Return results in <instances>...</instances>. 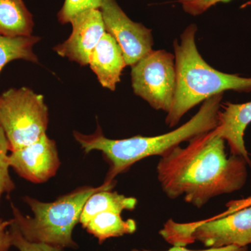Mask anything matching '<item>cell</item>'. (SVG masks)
I'll return each instance as SVG.
<instances>
[{"instance_id": "1", "label": "cell", "mask_w": 251, "mask_h": 251, "mask_svg": "<svg viewBox=\"0 0 251 251\" xmlns=\"http://www.w3.org/2000/svg\"><path fill=\"white\" fill-rule=\"evenodd\" d=\"M225 140L214 129L190 140L186 148L171 149L161 156L157 176L171 199L202 207L211 198L242 189L247 180V162L227 157Z\"/></svg>"}, {"instance_id": "2", "label": "cell", "mask_w": 251, "mask_h": 251, "mask_svg": "<svg viewBox=\"0 0 251 251\" xmlns=\"http://www.w3.org/2000/svg\"><path fill=\"white\" fill-rule=\"evenodd\" d=\"M223 94H218L203 102L201 108L186 124L169 133L157 136L141 135L122 140L109 139L98 126L91 135L74 132L75 140L85 153L101 151L109 164L105 182L115 181L117 175L125 173L137 162L149 156H163L171 149L189 142L196 137L215 129L218 126Z\"/></svg>"}, {"instance_id": "3", "label": "cell", "mask_w": 251, "mask_h": 251, "mask_svg": "<svg viewBox=\"0 0 251 251\" xmlns=\"http://www.w3.org/2000/svg\"><path fill=\"white\" fill-rule=\"evenodd\" d=\"M196 25H191L181 34L179 44L175 41L176 89L166 119L170 127L177 125L188 110L214 96L227 90L251 91V77L219 72L203 59L196 46Z\"/></svg>"}, {"instance_id": "4", "label": "cell", "mask_w": 251, "mask_h": 251, "mask_svg": "<svg viewBox=\"0 0 251 251\" xmlns=\"http://www.w3.org/2000/svg\"><path fill=\"white\" fill-rule=\"evenodd\" d=\"M116 181L104 182L98 187L82 186L60 196L52 202H44L25 196L23 201L32 211L33 217L24 216L11 203L14 218L11 219L24 238L31 242L41 243L76 249L78 245L73 239V231L88 198L100 190H112Z\"/></svg>"}, {"instance_id": "5", "label": "cell", "mask_w": 251, "mask_h": 251, "mask_svg": "<svg viewBox=\"0 0 251 251\" xmlns=\"http://www.w3.org/2000/svg\"><path fill=\"white\" fill-rule=\"evenodd\" d=\"M160 234L174 247L200 242L209 249L229 246L247 247L251 244V204L227 211L215 219L198 222L180 224L170 219Z\"/></svg>"}, {"instance_id": "6", "label": "cell", "mask_w": 251, "mask_h": 251, "mask_svg": "<svg viewBox=\"0 0 251 251\" xmlns=\"http://www.w3.org/2000/svg\"><path fill=\"white\" fill-rule=\"evenodd\" d=\"M49 110L44 96L27 87L10 89L0 96V126L10 151L35 143L46 133Z\"/></svg>"}, {"instance_id": "7", "label": "cell", "mask_w": 251, "mask_h": 251, "mask_svg": "<svg viewBox=\"0 0 251 251\" xmlns=\"http://www.w3.org/2000/svg\"><path fill=\"white\" fill-rule=\"evenodd\" d=\"M131 82L135 94L168 113L176 89L174 54L165 50H151L131 67Z\"/></svg>"}, {"instance_id": "8", "label": "cell", "mask_w": 251, "mask_h": 251, "mask_svg": "<svg viewBox=\"0 0 251 251\" xmlns=\"http://www.w3.org/2000/svg\"><path fill=\"white\" fill-rule=\"evenodd\" d=\"M100 10L105 31L118 43L126 66L133 67L153 50L151 29L131 21L115 0H104Z\"/></svg>"}, {"instance_id": "9", "label": "cell", "mask_w": 251, "mask_h": 251, "mask_svg": "<svg viewBox=\"0 0 251 251\" xmlns=\"http://www.w3.org/2000/svg\"><path fill=\"white\" fill-rule=\"evenodd\" d=\"M9 166L21 177L42 184L57 173L61 165L57 145L44 133L35 143L11 151Z\"/></svg>"}, {"instance_id": "10", "label": "cell", "mask_w": 251, "mask_h": 251, "mask_svg": "<svg viewBox=\"0 0 251 251\" xmlns=\"http://www.w3.org/2000/svg\"><path fill=\"white\" fill-rule=\"evenodd\" d=\"M69 23L72 25V34L54 50L61 57L85 67L89 65L92 51L106 32L101 11L97 9L82 11Z\"/></svg>"}, {"instance_id": "11", "label": "cell", "mask_w": 251, "mask_h": 251, "mask_svg": "<svg viewBox=\"0 0 251 251\" xmlns=\"http://www.w3.org/2000/svg\"><path fill=\"white\" fill-rule=\"evenodd\" d=\"M222 108L214 131L228 144L231 154L243 157L251 166L244 140L246 128L251 122V101L242 104L227 102Z\"/></svg>"}, {"instance_id": "12", "label": "cell", "mask_w": 251, "mask_h": 251, "mask_svg": "<svg viewBox=\"0 0 251 251\" xmlns=\"http://www.w3.org/2000/svg\"><path fill=\"white\" fill-rule=\"evenodd\" d=\"M89 65L104 88L115 91L124 69L127 67L117 41L105 32L90 57Z\"/></svg>"}, {"instance_id": "13", "label": "cell", "mask_w": 251, "mask_h": 251, "mask_svg": "<svg viewBox=\"0 0 251 251\" xmlns=\"http://www.w3.org/2000/svg\"><path fill=\"white\" fill-rule=\"evenodd\" d=\"M34 25L32 14L23 0H0V35L31 36Z\"/></svg>"}, {"instance_id": "14", "label": "cell", "mask_w": 251, "mask_h": 251, "mask_svg": "<svg viewBox=\"0 0 251 251\" xmlns=\"http://www.w3.org/2000/svg\"><path fill=\"white\" fill-rule=\"evenodd\" d=\"M137 204L136 198L126 197L111 190H100L92 195L85 202L81 214L80 224L84 226L94 216L105 211L122 214L125 210H133Z\"/></svg>"}, {"instance_id": "15", "label": "cell", "mask_w": 251, "mask_h": 251, "mask_svg": "<svg viewBox=\"0 0 251 251\" xmlns=\"http://www.w3.org/2000/svg\"><path fill=\"white\" fill-rule=\"evenodd\" d=\"M87 232L102 244L109 238L122 237L134 233L137 229L135 220H123L121 214L105 211L99 213L82 226Z\"/></svg>"}, {"instance_id": "16", "label": "cell", "mask_w": 251, "mask_h": 251, "mask_svg": "<svg viewBox=\"0 0 251 251\" xmlns=\"http://www.w3.org/2000/svg\"><path fill=\"white\" fill-rule=\"evenodd\" d=\"M39 40V36L32 35L18 37L0 35V73L8 63L16 59L39 62L33 47Z\"/></svg>"}, {"instance_id": "17", "label": "cell", "mask_w": 251, "mask_h": 251, "mask_svg": "<svg viewBox=\"0 0 251 251\" xmlns=\"http://www.w3.org/2000/svg\"><path fill=\"white\" fill-rule=\"evenodd\" d=\"M9 151L7 138L0 126V200L3 194L12 192L16 188L9 174Z\"/></svg>"}, {"instance_id": "18", "label": "cell", "mask_w": 251, "mask_h": 251, "mask_svg": "<svg viewBox=\"0 0 251 251\" xmlns=\"http://www.w3.org/2000/svg\"><path fill=\"white\" fill-rule=\"evenodd\" d=\"M104 0H65L62 9L57 14L62 24L70 23L77 14L89 9H100Z\"/></svg>"}, {"instance_id": "19", "label": "cell", "mask_w": 251, "mask_h": 251, "mask_svg": "<svg viewBox=\"0 0 251 251\" xmlns=\"http://www.w3.org/2000/svg\"><path fill=\"white\" fill-rule=\"evenodd\" d=\"M9 229L12 246L19 251H64L63 248L29 242L23 237L16 226L13 224L12 221L10 225Z\"/></svg>"}, {"instance_id": "20", "label": "cell", "mask_w": 251, "mask_h": 251, "mask_svg": "<svg viewBox=\"0 0 251 251\" xmlns=\"http://www.w3.org/2000/svg\"><path fill=\"white\" fill-rule=\"evenodd\" d=\"M232 0H179L183 9L188 14L198 16L219 3H227Z\"/></svg>"}, {"instance_id": "21", "label": "cell", "mask_w": 251, "mask_h": 251, "mask_svg": "<svg viewBox=\"0 0 251 251\" xmlns=\"http://www.w3.org/2000/svg\"><path fill=\"white\" fill-rule=\"evenodd\" d=\"M11 221H4L0 219V251H9L13 247L11 235L10 232V225Z\"/></svg>"}, {"instance_id": "22", "label": "cell", "mask_w": 251, "mask_h": 251, "mask_svg": "<svg viewBox=\"0 0 251 251\" xmlns=\"http://www.w3.org/2000/svg\"><path fill=\"white\" fill-rule=\"evenodd\" d=\"M131 251H148V250H143L140 251L137 250V249H133ZM248 251L247 247H236V246H229V247H225L221 248H211V249H206V250H202V251H192V250H188V249H186L184 247H174L171 248V249H169L168 251Z\"/></svg>"}, {"instance_id": "23", "label": "cell", "mask_w": 251, "mask_h": 251, "mask_svg": "<svg viewBox=\"0 0 251 251\" xmlns=\"http://www.w3.org/2000/svg\"><path fill=\"white\" fill-rule=\"evenodd\" d=\"M231 205L234 209H239L241 208L245 207V206L251 204V197L247 198V199L241 200V201H232Z\"/></svg>"}]
</instances>
